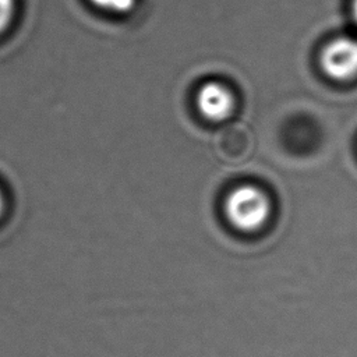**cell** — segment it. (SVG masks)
Masks as SVG:
<instances>
[{"label":"cell","mask_w":357,"mask_h":357,"mask_svg":"<svg viewBox=\"0 0 357 357\" xmlns=\"http://www.w3.org/2000/svg\"><path fill=\"white\" fill-rule=\"evenodd\" d=\"M225 211L233 226L243 231L258 230L268 220L271 202L268 195L255 185H240L226 198Z\"/></svg>","instance_id":"6da1fadb"},{"label":"cell","mask_w":357,"mask_h":357,"mask_svg":"<svg viewBox=\"0 0 357 357\" xmlns=\"http://www.w3.org/2000/svg\"><path fill=\"white\" fill-rule=\"evenodd\" d=\"M252 149V132L243 123H230L220 128L215 137V151L225 162L241 163L250 158Z\"/></svg>","instance_id":"7a4b0ae2"},{"label":"cell","mask_w":357,"mask_h":357,"mask_svg":"<svg viewBox=\"0 0 357 357\" xmlns=\"http://www.w3.org/2000/svg\"><path fill=\"white\" fill-rule=\"evenodd\" d=\"M324 71L335 79H349L357 74V40L340 38L331 42L322 52Z\"/></svg>","instance_id":"3957f363"},{"label":"cell","mask_w":357,"mask_h":357,"mask_svg":"<svg viewBox=\"0 0 357 357\" xmlns=\"http://www.w3.org/2000/svg\"><path fill=\"white\" fill-rule=\"evenodd\" d=\"M197 106L205 119L223 121L234 107V98L225 85L219 82H208L197 95Z\"/></svg>","instance_id":"277c9868"},{"label":"cell","mask_w":357,"mask_h":357,"mask_svg":"<svg viewBox=\"0 0 357 357\" xmlns=\"http://www.w3.org/2000/svg\"><path fill=\"white\" fill-rule=\"evenodd\" d=\"M99 8L112 13H126L134 7L135 0H91Z\"/></svg>","instance_id":"5b68a950"},{"label":"cell","mask_w":357,"mask_h":357,"mask_svg":"<svg viewBox=\"0 0 357 357\" xmlns=\"http://www.w3.org/2000/svg\"><path fill=\"white\" fill-rule=\"evenodd\" d=\"M14 15V0H0V33L8 26Z\"/></svg>","instance_id":"8992f818"},{"label":"cell","mask_w":357,"mask_h":357,"mask_svg":"<svg viewBox=\"0 0 357 357\" xmlns=\"http://www.w3.org/2000/svg\"><path fill=\"white\" fill-rule=\"evenodd\" d=\"M3 209H4V197H3V192L0 190V215L3 213Z\"/></svg>","instance_id":"52a82bcc"},{"label":"cell","mask_w":357,"mask_h":357,"mask_svg":"<svg viewBox=\"0 0 357 357\" xmlns=\"http://www.w3.org/2000/svg\"><path fill=\"white\" fill-rule=\"evenodd\" d=\"M353 15H354V20L357 22V0H353Z\"/></svg>","instance_id":"ba28073f"}]
</instances>
